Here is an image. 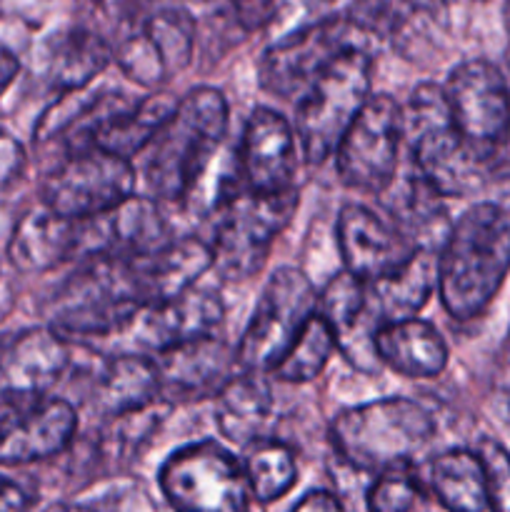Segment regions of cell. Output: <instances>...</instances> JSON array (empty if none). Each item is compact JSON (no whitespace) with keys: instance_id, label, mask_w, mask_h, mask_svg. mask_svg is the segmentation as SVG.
Returning a JSON list of instances; mask_svg holds the SVG:
<instances>
[{"instance_id":"cell-1","label":"cell","mask_w":510,"mask_h":512,"mask_svg":"<svg viewBox=\"0 0 510 512\" xmlns=\"http://www.w3.org/2000/svg\"><path fill=\"white\" fill-rule=\"evenodd\" d=\"M510 273V215L503 205L473 203L438 250V295L455 320L488 310Z\"/></svg>"},{"instance_id":"cell-2","label":"cell","mask_w":510,"mask_h":512,"mask_svg":"<svg viewBox=\"0 0 510 512\" xmlns=\"http://www.w3.org/2000/svg\"><path fill=\"white\" fill-rule=\"evenodd\" d=\"M228 123V100L218 88L198 85L178 98L168 123L148 145L143 175L150 198L185 203L218 155Z\"/></svg>"},{"instance_id":"cell-3","label":"cell","mask_w":510,"mask_h":512,"mask_svg":"<svg viewBox=\"0 0 510 512\" xmlns=\"http://www.w3.org/2000/svg\"><path fill=\"white\" fill-rule=\"evenodd\" d=\"M403 143L413 170L443 198H465L485 185L493 155L480 153L458 133L443 85L423 83L403 108Z\"/></svg>"},{"instance_id":"cell-4","label":"cell","mask_w":510,"mask_h":512,"mask_svg":"<svg viewBox=\"0 0 510 512\" xmlns=\"http://www.w3.org/2000/svg\"><path fill=\"white\" fill-rule=\"evenodd\" d=\"M435 438V420L413 398H380L345 408L330 423V443L345 465L360 473H380L395 465H415Z\"/></svg>"},{"instance_id":"cell-5","label":"cell","mask_w":510,"mask_h":512,"mask_svg":"<svg viewBox=\"0 0 510 512\" xmlns=\"http://www.w3.org/2000/svg\"><path fill=\"white\" fill-rule=\"evenodd\" d=\"M143 303L133 258L90 255L53 293L48 328L60 338H113Z\"/></svg>"},{"instance_id":"cell-6","label":"cell","mask_w":510,"mask_h":512,"mask_svg":"<svg viewBox=\"0 0 510 512\" xmlns=\"http://www.w3.org/2000/svg\"><path fill=\"white\" fill-rule=\"evenodd\" d=\"M373 70V50L350 48L298 98L293 128L310 165H323L335 155L343 135L373 95Z\"/></svg>"},{"instance_id":"cell-7","label":"cell","mask_w":510,"mask_h":512,"mask_svg":"<svg viewBox=\"0 0 510 512\" xmlns=\"http://www.w3.org/2000/svg\"><path fill=\"white\" fill-rule=\"evenodd\" d=\"M298 188L280 193L238 190L213 218V268L225 280H245L268 260L270 245L290 225L298 210Z\"/></svg>"},{"instance_id":"cell-8","label":"cell","mask_w":510,"mask_h":512,"mask_svg":"<svg viewBox=\"0 0 510 512\" xmlns=\"http://www.w3.org/2000/svg\"><path fill=\"white\" fill-rule=\"evenodd\" d=\"M315 313L318 290L308 275L290 265L275 270L235 345L238 370L268 375Z\"/></svg>"},{"instance_id":"cell-9","label":"cell","mask_w":510,"mask_h":512,"mask_svg":"<svg viewBox=\"0 0 510 512\" xmlns=\"http://www.w3.org/2000/svg\"><path fill=\"white\" fill-rule=\"evenodd\" d=\"M350 48L375 53V40L345 13L310 20L283 33L265 50L258 65L260 85L278 98H300L313 80Z\"/></svg>"},{"instance_id":"cell-10","label":"cell","mask_w":510,"mask_h":512,"mask_svg":"<svg viewBox=\"0 0 510 512\" xmlns=\"http://www.w3.org/2000/svg\"><path fill=\"white\" fill-rule=\"evenodd\" d=\"M158 485L175 512H248L243 463L215 440H200L168 455Z\"/></svg>"},{"instance_id":"cell-11","label":"cell","mask_w":510,"mask_h":512,"mask_svg":"<svg viewBox=\"0 0 510 512\" xmlns=\"http://www.w3.org/2000/svg\"><path fill=\"white\" fill-rule=\"evenodd\" d=\"M195 15L183 5H163L120 25L113 63L135 85L158 90L178 78L195 53Z\"/></svg>"},{"instance_id":"cell-12","label":"cell","mask_w":510,"mask_h":512,"mask_svg":"<svg viewBox=\"0 0 510 512\" xmlns=\"http://www.w3.org/2000/svg\"><path fill=\"white\" fill-rule=\"evenodd\" d=\"M133 193V163L95 145L58 158L43 178V203L73 220L108 213Z\"/></svg>"},{"instance_id":"cell-13","label":"cell","mask_w":510,"mask_h":512,"mask_svg":"<svg viewBox=\"0 0 510 512\" xmlns=\"http://www.w3.org/2000/svg\"><path fill=\"white\" fill-rule=\"evenodd\" d=\"M403 108L388 93L370 95L335 150V168L348 188L380 195L398 175Z\"/></svg>"},{"instance_id":"cell-14","label":"cell","mask_w":510,"mask_h":512,"mask_svg":"<svg viewBox=\"0 0 510 512\" xmlns=\"http://www.w3.org/2000/svg\"><path fill=\"white\" fill-rule=\"evenodd\" d=\"M78 433V413L63 398L0 390V465L40 463L63 453Z\"/></svg>"},{"instance_id":"cell-15","label":"cell","mask_w":510,"mask_h":512,"mask_svg":"<svg viewBox=\"0 0 510 512\" xmlns=\"http://www.w3.org/2000/svg\"><path fill=\"white\" fill-rule=\"evenodd\" d=\"M458 133L480 153L495 155L510 138V83L503 70L470 58L450 70L443 85Z\"/></svg>"},{"instance_id":"cell-16","label":"cell","mask_w":510,"mask_h":512,"mask_svg":"<svg viewBox=\"0 0 510 512\" xmlns=\"http://www.w3.org/2000/svg\"><path fill=\"white\" fill-rule=\"evenodd\" d=\"M223 315L225 308L220 295L195 285L178 298L140 305L138 313L113 338L125 343V350L120 353L158 355L188 340L215 335Z\"/></svg>"},{"instance_id":"cell-17","label":"cell","mask_w":510,"mask_h":512,"mask_svg":"<svg viewBox=\"0 0 510 512\" xmlns=\"http://www.w3.org/2000/svg\"><path fill=\"white\" fill-rule=\"evenodd\" d=\"M318 313L333 330L335 348L350 368L363 375H375L383 368L375 350V335L383 320L365 280L355 278L348 270L333 275L325 288L318 290Z\"/></svg>"},{"instance_id":"cell-18","label":"cell","mask_w":510,"mask_h":512,"mask_svg":"<svg viewBox=\"0 0 510 512\" xmlns=\"http://www.w3.org/2000/svg\"><path fill=\"white\" fill-rule=\"evenodd\" d=\"M335 243L345 270L365 283L393 273L420 248L398 225L358 203L340 208L335 220Z\"/></svg>"},{"instance_id":"cell-19","label":"cell","mask_w":510,"mask_h":512,"mask_svg":"<svg viewBox=\"0 0 510 512\" xmlns=\"http://www.w3.org/2000/svg\"><path fill=\"white\" fill-rule=\"evenodd\" d=\"M238 168L245 188L255 193L295 188L298 135L293 123L273 108H255L240 140Z\"/></svg>"},{"instance_id":"cell-20","label":"cell","mask_w":510,"mask_h":512,"mask_svg":"<svg viewBox=\"0 0 510 512\" xmlns=\"http://www.w3.org/2000/svg\"><path fill=\"white\" fill-rule=\"evenodd\" d=\"M83 255H120L140 258L168 243V223L158 200L150 195H130L113 210L80 220Z\"/></svg>"},{"instance_id":"cell-21","label":"cell","mask_w":510,"mask_h":512,"mask_svg":"<svg viewBox=\"0 0 510 512\" xmlns=\"http://www.w3.org/2000/svg\"><path fill=\"white\" fill-rule=\"evenodd\" d=\"M153 358L158 365L163 395L183 400L215 398L233 380V375L240 373L235 350L215 335L188 340Z\"/></svg>"},{"instance_id":"cell-22","label":"cell","mask_w":510,"mask_h":512,"mask_svg":"<svg viewBox=\"0 0 510 512\" xmlns=\"http://www.w3.org/2000/svg\"><path fill=\"white\" fill-rule=\"evenodd\" d=\"M83 255L80 220L65 218L48 205L18 220L8 243V260L20 273H48Z\"/></svg>"},{"instance_id":"cell-23","label":"cell","mask_w":510,"mask_h":512,"mask_svg":"<svg viewBox=\"0 0 510 512\" xmlns=\"http://www.w3.org/2000/svg\"><path fill=\"white\" fill-rule=\"evenodd\" d=\"M70 365V345L50 328H33L0 345V390L48 395Z\"/></svg>"},{"instance_id":"cell-24","label":"cell","mask_w":510,"mask_h":512,"mask_svg":"<svg viewBox=\"0 0 510 512\" xmlns=\"http://www.w3.org/2000/svg\"><path fill=\"white\" fill-rule=\"evenodd\" d=\"M143 303H163L195 288L208 270H213L210 240L198 235L173 238L148 255L133 258Z\"/></svg>"},{"instance_id":"cell-25","label":"cell","mask_w":510,"mask_h":512,"mask_svg":"<svg viewBox=\"0 0 510 512\" xmlns=\"http://www.w3.org/2000/svg\"><path fill=\"white\" fill-rule=\"evenodd\" d=\"M175 105H178V98L163 90H153L128 105L115 100L90 130V145L130 160L133 155L148 150L160 128L173 115Z\"/></svg>"},{"instance_id":"cell-26","label":"cell","mask_w":510,"mask_h":512,"mask_svg":"<svg viewBox=\"0 0 510 512\" xmlns=\"http://www.w3.org/2000/svg\"><path fill=\"white\" fill-rule=\"evenodd\" d=\"M375 350L385 368L415 380L438 378L448 368L450 358L448 343L440 330L418 315L380 325Z\"/></svg>"},{"instance_id":"cell-27","label":"cell","mask_w":510,"mask_h":512,"mask_svg":"<svg viewBox=\"0 0 510 512\" xmlns=\"http://www.w3.org/2000/svg\"><path fill=\"white\" fill-rule=\"evenodd\" d=\"M163 398L158 365L153 355L115 353L100 370L93 388V405L105 418L140 413Z\"/></svg>"},{"instance_id":"cell-28","label":"cell","mask_w":510,"mask_h":512,"mask_svg":"<svg viewBox=\"0 0 510 512\" xmlns=\"http://www.w3.org/2000/svg\"><path fill=\"white\" fill-rule=\"evenodd\" d=\"M275 400L265 373H235L233 380L215 395V423L235 445L248 448L265 438L273 423Z\"/></svg>"},{"instance_id":"cell-29","label":"cell","mask_w":510,"mask_h":512,"mask_svg":"<svg viewBox=\"0 0 510 512\" xmlns=\"http://www.w3.org/2000/svg\"><path fill=\"white\" fill-rule=\"evenodd\" d=\"M383 323L415 318L438 293V250L420 245L400 268L368 283Z\"/></svg>"},{"instance_id":"cell-30","label":"cell","mask_w":510,"mask_h":512,"mask_svg":"<svg viewBox=\"0 0 510 512\" xmlns=\"http://www.w3.org/2000/svg\"><path fill=\"white\" fill-rule=\"evenodd\" d=\"M113 63V43L93 28H68L55 35L48 50V80L58 93L90 88Z\"/></svg>"},{"instance_id":"cell-31","label":"cell","mask_w":510,"mask_h":512,"mask_svg":"<svg viewBox=\"0 0 510 512\" xmlns=\"http://www.w3.org/2000/svg\"><path fill=\"white\" fill-rule=\"evenodd\" d=\"M428 488L448 512L488 510L485 468L475 450L453 448L435 455L428 465Z\"/></svg>"},{"instance_id":"cell-32","label":"cell","mask_w":510,"mask_h":512,"mask_svg":"<svg viewBox=\"0 0 510 512\" xmlns=\"http://www.w3.org/2000/svg\"><path fill=\"white\" fill-rule=\"evenodd\" d=\"M245 478H248L250 493L258 503H275L293 490L298 483V463L295 453L283 443L275 440H255L248 445L243 460Z\"/></svg>"},{"instance_id":"cell-33","label":"cell","mask_w":510,"mask_h":512,"mask_svg":"<svg viewBox=\"0 0 510 512\" xmlns=\"http://www.w3.org/2000/svg\"><path fill=\"white\" fill-rule=\"evenodd\" d=\"M335 350L338 348H335L333 330L325 323L323 315L315 313L305 323V328L300 330V335L290 345L288 353L275 363V368L268 375L278 380V383L288 385L310 383V380H315L323 373L328 360L335 355Z\"/></svg>"},{"instance_id":"cell-34","label":"cell","mask_w":510,"mask_h":512,"mask_svg":"<svg viewBox=\"0 0 510 512\" xmlns=\"http://www.w3.org/2000/svg\"><path fill=\"white\" fill-rule=\"evenodd\" d=\"M423 503L425 488L415 473V465L380 470L365 495L368 512H418Z\"/></svg>"},{"instance_id":"cell-35","label":"cell","mask_w":510,"mask_h":512,"mask_svg":"<svg viewBox=\"0 0 510 512\" xmlns=\"http://www.w3.org/2000/svg\"><path fill=\"white\" fill-rule=\"evenodd\" d=\"M485 468V488H488V510L510 512V450L498 440L483 438L475 448Z\"/></svg>"},{"instance_id":"cell-36","label":"cell","mask_w":510,"mask_h":512,"mask_svg":"<svg viewBox=\"0 0 510 512\" xmlns=\"http://www.w3.org/2000/svg\"><path fill=\"white\" fill-rule=\"evenodd\" d=\"M25 170V150L10 133L0 130V193L20 180Z\"/></svg>"},{"instance_id":"cell-37","label":"cell","mask_w":510,"mask_h":512,"mask_svg":"<svg viewBox=\"0 0 510 512\" xmlns=\"http://www.w3.org/2000/svg\"><path fill=\"white\" fill-rule=\"evenodd\" d=\"M33 500L25 493L23 485L0 475V512H30Z\"/></svg>"},{"instance_id":"cell-38","label":"cell","mask_w":510,"mask_h":512,"mask_svg":"<svg viewBox=\"0 0 510 512\" xmlns=\"http://www.w3.org/2000/svg\"><path fill=\"white\" fill-rule=\"evenodd\" d=\"M290 512H345V508L338 495L330 493V490H310L293 505Z\"/></svg>"},{"instance_id":"cell-39","label":"cell","mask_w":510,"mask_h":512,"mask_svg":"<svg viewBox=\"0 0 510 512\" xmlns=\"http://www.w3.org/2000/svg\"><path fill=\"white\" fill-rule=\"evenodd\" d=\"M330 0H275V20L290 18V13H315L318 8H323Z\"/></svg>"},{"instance_id":"cell-40","label":"cell","mask_w":510,"mask_h":512,"mask_svg":"<svg viewBox=\"0 0 510 512\" xmlns=\"http://www.w3.org/2000/svg\"><path fill=\"white\" fill-rule=\"evenodd\" d=\"M20 63L13 53H10L5 45H0V95L13 85V80L18 78Z\"/></svg>"},{"instance_id":"cell-41","label":"cell","mask_w":510,"mask_h":512,"mask_svg":"<svg viewBox=\"0 0 510 512\" xmlns=\"http://www.w3.org/2000/svg\"><path fill=\"white\" fill-rule=\"evenodd\" d=\"M43 512H95L93 508H85V505H70V503H55Z\"/></svg>"},{"instance_id":"cell-42","label":"cell","mask_w":510,"mask_h":512,"mask_svg":"<svg viewBox=\"0 0 510 512\" xmlns=\"http://www.w3.org/2000/svg\"><path fill=\"white\" fill-rule=\"evenodd\" d=\"M503 20H505V28L510 33V0H505V8H503Z\"/></svg>"},{"instance_id":"cell-43","label":"cell","mask_w":510,"mask_h":512,"mask_svg":"<svg viewBox=\"0 0 510 512\" xmlns=\"http://www.w3.org/2000/svg\"><path fill=\"white\" fill-rule=\"evenodd\" d=\"M480 3H483V0H480Z\"/></svg>"}]
</instances>
